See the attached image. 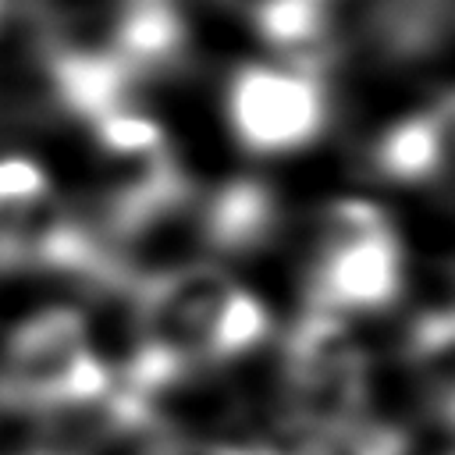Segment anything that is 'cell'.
Segmentation results:
<instances>
[{
    "mask_svg": "<svg viewBox=\"0 0 455 455\" xmlns=\"http://www.w3.org/2000/svg\"><path fill=\"white\" fill-rule=\"evenodd\" d=\"M114 373L75 306L28 313L4 341L0 391L21 409H85L110 398Z\"/></svg>",
    "mask_w": 455,
    "mask_h": 455,
    "instance_id": "obj_4",
    "label": "cell"
},
{
    "mask_svg": "<svg viewBox=\"0 0 455 455\" xmlns=\"http://www.w3.org/2000/svg\"><path fill=\"white\" fill-rule=\"evenodd\" d=\"M370 171L402 188H427L455 167V142L444 100L412 107L387 121L366 146Z\"/></svg>",
    "mask_w": 455,
    "mask_h": 455,
    "instance_id": "obj_6",
    "label": "cell"
},
{
    "mask_svg": "<svg viewBox=\"0 0 455 455\" xmlns=\"http://www.w3.org/2000/svg\"><path fill=\"white\" fill-rule=\"evenodd\" d=\"M53 210L50 171L32 153H0V238H18Z\"/></svg>",
    "mask_w": 455,
    "mask_h": 455,
    "instance_id": "obj_9",
    "label": "cell"
},
{
    "mask_svg": "<svg viewBox=\"0 0 455 455\" xmlns=\"http://www.w3.org/2000/svg\"><path fill=\"white\" fill-rule=\"evenodd\" d=\"M327 4H334V0H327Z\"/></svg>",
    "mask_w": 455,
    "mask_h": 455,
    "instance_id": "obj_13",
    "label": "cell"
},
{
    "mask_svg": "<svg viewBox=\"0 0 455 455\" xmlns=\"http://www.w3.org/2000/svg\"><path fill=\"white\" fill-rule=\"evenodd\" d=\"M196 217L199 238L217 259H242L274 242L281 228V199L270 181L238 174L196 199Z\"/></svg>",
    "mask_w": 455,
    "mask_h": 455,
    "instance_id": "obj_7",
    "label": "cell"
},
{
    "mask_svg": "<svg viewBox=\"0 0 455 455\" xmlns=\"http://www.w3.org/2000/svg\"><path fill=\"white\" fill-rule=\"evenodd\" d=\"M274 338L270 306L217 259L178 263L139 291L132 387L153 391L203 366H231Z\"/></svg>",
    "mask_w": 455,
    "mask_h": 455,
    "instance_id": "obj_1",
    "label": "cell"
},
{
    "mask_svg": "<svg viewBox=\"0 0 455 455\" xmlns=\"http://www.w3.org/2000/svg\"><path fill=\"white\" fill-rule=\"evenodd\" d=\"M405 270L402 231L377 199L334 196L323 203L306 256V306L352 323L380 316L398 302Z\"/></svg>",
    "mask_w": 455,
    "mask_h": 455,
    "instance_id": "obj_2",
    "label": "cell"
},
{
    "mask_svg": "<svg viewBox=\"0 0 455 455\" xmlns=\"http://www.w3.org/2000/svg\"><path fill=\"white\" fill-rule=\"evenodd\" d=\"M149 455H270V451L231 444V441H213V437H167V441H156Z\"/></svg>",
    "mask_w": 455,
    "mask_h": 455,
    "instance_id": "obj_10",
    "label": "cell"
},
{
    "mask_svg": "<svg viewBox=\"0 0 455 455\" xmlns=\"http://www.w3.org/2000/svg\"><path fill=\"white\" fill-rule=\"evenodd\" d=\"M39 455H53V451H39Z\"/></svg>",
    "mask_w": 455,
    "mask_h": 455,
    "instance_id": "obj_12",
    "label": "cell"
},
{
    "mask_svg": "<svg viewBox=\"0 0 455 455\" xmlns=\"http://www.w3.org/2000/svg\"><path fill=\"white\" fill-rule=\"evenodd\" d=\"M370 352L352 320L302 306L281 338V409L302 448L316 451L370 416Z\"/></svg>",
    "mask_w": 455,
    "mask_h": 455,
    "instance_id": "obj_3",
    "label": "cell"
},
{
    "mask_svg": "<svg viewBox=\"0 0 455 455\" xmlns=\"http://www.w3.org/2000/svg\"><path fill=\"white\" fill-rule=\"evenodd\" d=\"M444 107H448V124H451V142H455V92L444 96Z\"/></svg>",
    "mask_w": 455,
    "mask_h": 455,
    "instance_id": "obj_11",
    "label": "cell"
},
{
    "mask_svg": "<svg viewBox=\"0 0 455 455\" xmlns=\"http://www.w3.org/2000/svg\"><path fill=\"white\" fill-rule=\"evenodd\" d=\"M405 359L437 419L455 430V302L427 309L409 323Z\"/></svg>",
    "mask_w": 455,
    "mask_h": 455,
    "instance_id": "obj_8",
    "label": "cell"
},
{
    "mask_svg": "<svg viewBox=\"0 0 455 455\" xmlns=\"http://www.w3.org/2000/svg\"><path fill=\"white\" fill-rule=\"evenodd\" d=\"M231 142L249 156H295L316 146L331 124V89L313 64L281 57L242 60L220 89Z\"/></svg>",
    "mask_w": 455,
    "mask_h": 455,
    "instance_id": "obj_5",
    "label": "cell"
}]
</instances>
